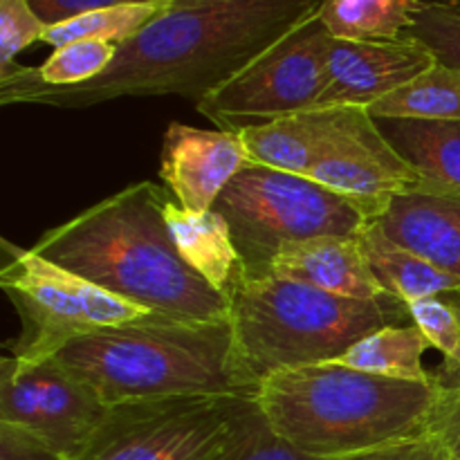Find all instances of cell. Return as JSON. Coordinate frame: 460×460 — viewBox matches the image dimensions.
<instances>
[{
	"label": "cell",
	"instance_id": "obj_3",
	"mask_svg": "<svg viewBox=\"0 0 460 460\" xmlns=\"http://www.w3.org/2000/svg\"><path fill=\"white\" fill-rule=\"evenodd\" d=\"M440 382H409L337 362L288 368L254 391L261 413L299 452L358 458L431 431Z\"/></svg>",
	"mask_w": 460,
	"mask_h": 460
},
{
	"label": "cell",
	"instance_id": "obj_8",
	"mask_svg": "<svg viewBox=\"0 0 460 460\" xmlns=\"http://www.w3.org/2000/svg\"><path fill=\"white\" fill-rule=\"evenodd\" d=\"M254 407V395H173L115 404L75 460H220Z\"/></svg>",
	"mask_w": 460,
	"mask_h": 460
},
{
	"label": "cell",
	"instance_id": "obj_30",
	"mask_svg": "<svg viewBox=\"0 0 460 460\" xmlns=\"http://www.w3.org/2000/svg\"><path fill=\"white\" fill-rule=\"evenodd\" d=\"M0 460H66L25 427L0 422Z\"/></svg>",
	"mask_w": 460,
	"mask_h": 460
},
{
	"label": "cell",
	"instance_id": "obj_18",
	"mask_svg": "<svg viewBox=\"0 0 460 460\" xmlns=\"http://www.w3.org/2000/svg\"><path fill=\"white\" fill-rule=\"evenodd\" d=\"M241 139L252 164L286 173L308 175L319 160L326 137V111L295 112L265 124L241 130Z\"/></svg>",
	"mask_w": 460,
	"mask_h": 460
},
{
	"label": "cell",
	"instance_id": "obj_22",
	"mask_svg": "<svg viewBox=\"0 0 460 460\" xmlns=\"http://www.w3.org/2000/svg\"><path fill=\"white\" fill-rule=\"evenodd\" d=\"M376 119L460 121V70L436 61L429 70L368 108Z\"/></svg>",
	"mask_w": 460,
	"mask_h": 460
},
{
	"label": "cell",
	"instance_id": "obj_21",
	"mask_svg": "<svg viewBox=\"0 0 460 460\" xmlns=\"http://www.w3.org/2000/svg\"><path fill=\"white\" fill-rule=\"evenodd\" d=\"M420 0H323L319 18L332 39L398 40L411 31Z\"/></svg>",
	"mask_w": 460,
	"mask_h": 460
},
{
	"label": "cell",
	"instance_id": "obj_13",
	"mask_svg": "<svg viewBox=\"0 0 460 460\" xmlns=\"http://www.w3.org/2000/svg\"><path fill=\"white\" fill-rule=\"evenodd\" d=\"M250 164L241 135L205 130L171 121L160 155V178L182 209L205 214L214 209L227 184Z\"/></svg>",
	"mask_w": 460,
	"mask_h": 460
},
{
	"label": "cell",
	"instance_id": "obj_6",
	"mask_svg": "<svg viewBox=\"0 0 460 460\" xmlns=\"http://www.w3.org/2000/svg\"><path fill=\"white\" fill-rule=\"evenodd\" d=\"M250 277H263L286 243L319 236L355 238L376 220L349 198L308 175L245 164L216 200Z\"/></svg>",
	"mask_w": 460,
	"mask_h": 460
},
{
	"label": "cell",
	"instance_id": "obj_20",
	"mask_svg": "<svg viewBox=\"0 0 460 460\" xmlns=\"http://www.w3.org/2000/svg\"><path fill=\"white\" fill-rule=\"evenodd\" d=\"M429 349V341L416 323H402L368 332L335 362L395 380L429 382L434 380V371L422 367V358Z\"/></svg>",
	"mask_w": 460,
	"mask_h": 460
},
{
	"label": "cell",
	"instance_id": "obj_12",
	"mask_svg": "<svg viewBox=\"0 0 460 460\" xmlns=\"http://www.w3.org/2000/svg\"><path fill=\"white\" fill-rule=\"evenodd\" d=\"M434 63V54L413 36L398 40L332 39L328 85L314 108H371Z\"/></svg>",
	"mask_w": 460,
	"mask_h": 460
},
{
	"label": "cell",
	"instance_id": "obj_10",
	"mask_svg": "<svg viewBox=\"0 0 460 460\" xmlns=\"http://www.w3.org/2000/svg\"><path fill=\"white\" fill-rule=\"evenodd\" d=\"M108 407L88 385L76 380L54 358L43 362H0V422L25 427L58 456H81Z\"/></svg>",
	"mask_w": 460,
	"mask_h": 460
},
{
	"label": "cell",
	"instance_id": "obj_33",
	"mask_svg": "<svg viewBox=\"0 0 460 460\" xmlns=\"http://www.w3.org/2000/svg\"><path fill=\"white\" fill-rule=\"evenodd\" d=\"M458 296V301H454V304H456V308H458V313H460V295H456Z\"/></svg>",
	"mask_w": 460,
	"mask_h": 460
},
{
	"label": "cell",
	"instance_id": "obj_15",
	"mask_svg": "<svg viewBox=\"0 0 460 460\" xmlns=\"http://www.w3.org/2000/svg\"><path fill=\"white\" fill-rule=\"evenodd\" d=\"M377 227L404 250L460 277V200L443 193L395 196Z\"/></svg>",
	"mask_w": 460,
	"mask_h": 460
},
{
	"label": "cell",
	"instance_id": "obj_32",
	"mask_svg": "<svg viewBox=\"0 0 460 460\" xmlns=\"http://www.w3.org/2000/svg\"><path fill=\"white\" fill-rule=\"evenodd\" d=\"M34 12L49 25H58L63 21L81 16V13L94 12L102 7H112V4L124 3H148V0H30Z\"/></svg>",
	"mask_w": 460,
	"mask_h": 460
},
{
	"label": "cell",
	"instance_id": "obj_17",
	"mask_svg": "<svg viewBox=\"0 0 460 460\" xmlns=\"http://www.w3.org/2000/svg\"><path fill=\"white\" fill-rule=\"evenodd\" d=\"M376 121L391 146L422 175L427 193L460 200V121Z\"/></svg>",
	"mask_w": 460,
	"mask_h": 460
},
{
	"label": "cell",
	"instance_id": "obj_26",
	"mask_svg": "<svg viewBox=\"0 0 460 460\" xmlns=\"http://www.w3.org/2000/svg\"><path fill=\"white\" fill-rule=\"evenodd\" d=\"M407 36L420 40L438 63L460 70V0H420Z\"/></svg>",
	"mask_w": 460,
	"mask_h": 460
},
{
	"label": "cell",
	"instance_id": "obj_16",
	"mask_svg": "<svg viewBox=\"0 0 460 460\" xmlns=\"http://www.w3.org/2000/svg\"><path fill=\"white\" fill-rule=\"evenodd\" d=\"M166 225L178 254L209 288L227 296L247 272L227 220L216 211L193 214L178 202H166Z\"/></svg>",
	"mask_w": 460,
	"mask_h": 460
},
{
	"label": "cell",
	"instance_id": "obj_25",
	"mask_svg": "<svg viewBox=\"0 0 460 460\" xmlns=\"http://www.w3.org/2000/svg\"><path fill=\"white\" fill-rule=\"evenodd\" d=\"M117 45L106 40H76L57 48L39 67L36 76L40 84L54 88H67L97 79L115 61Z\"/></svg>",
	"mask_w": 460,
	"mask_h": 460
},
{
	"label": "cell",
	"instance_id": "obj_29",
	"mask_svg": "<svg viewBox=\"0 0 460 460\" xmlns=\"http://www.w3.org/2000/svg\"><path fill=\"white\" fill-rule=\"evenodd\" d=\"M431 431L443 440L452 458L460 460V385L440 382L438 402H436L434 418H431Z\"/></svg>",
	"mask_w": 460,
	"mask_h": 460
},
{
	"label": "cell",
	"instance_id": "obj_19",
	"mask_svg": "<svg viewBox=\"0 0 460 460\" xmlns=\"http://www.w3.org/2000/svg\"><path fill=\"white\" fill-rule=\"evenodd\" d=\"M359 243L382 288L407 305L429 296L460 295V277L404 250L391 241L377 223H371L359 234Z\"/></svg>",
	"mask_w": 460,
	"mask_h": 460
},
{
	"label": "cell",
	"instance_id": "obj_14",
	"mask_svg": "<svg viewBox=\"0 0 460 460\" xmlns=\"http://www.w3.org/2000/svg\"><path fill=\"white\" fill-rule=\"evenodd\" d=\"M265 274L292 279L346 299L376 301L389 295L373 274L359 236H319L286 243L272 256Z\"/></svg>",
	"mask_w": 460,
	"mask_h": 460
},
{
	"label": "cell",
	"instance_id": "obj_28",
	"mask_svg": "<svg viewBox=\"0 0 460 460\" xmlns=\"http://www.w3.org/2000/svg\"><path fill=\"white\" fill-rule=\"evenodd\" d=\"M48 22L34 12L30 0H0V72L16 66V57L43 40Z\"/></svg>",
	"mask_w": 460,
	"mask_h": 460
},
{
	"label": "cell",
	"instance_id": "obj_27",
	"mask_svg": "<svg viewBox=\"0 0 460 460\" xmlns=\"http://www.w3.org/2000/svg\"><path fill=\"white\" fill-rule=\"evenodd\" d=\"M220 460H353V458H317L299 452L295 445L277 434L261 413L259 404L243 422L236 440Z\"/></svg>",
	"mask_w": 460,
	"mask_h": 460
},
{
	"label": "cell",
	"instance_id": "obj_31",
	"mask_svg": "<svg viewBox=\"0 0 460 460\" xmlns=\"http://www.w3.org/2000/svg\"><path fill=\"white\" fill-rule=\"evenodd\" d=\"M353 460H454L443 440L429 431L422 438L407 440V443L394 445V447L380 449V452L358 456Z\"/></svg>",
	"mask_w": 460,
	"mask_h": 460
},
{
	"label": "cell",
	"instance_id": "obj_23",
	"mask_svg": "<svg viewBox=\"0 0 460 460\" xmlns=\"http://www.w3.org/2000/svg\"><path fill=\"white\" fill-rule=\"evenodd\" d=\"M169 3L171 0H148V3H124L94 9L58 25H49L40 43L52 45L54 49L76 40H106V43L121 45L137 36L148 22L155 21L169 7Z\"/></svg>",
	"mask_w": 460,
	"mask_h": 460
},
{
	"label": "cell",
	"instance_id": "obj_4",
	"mask_svg": "<svg viewBox=\"0 0 460 460\" xmlns=\"http://www.w3.org/2000/svg\"><path fill=\"white\" fill-rule=\"evenodd\" d=\"M108 407L173 395H254L243 380L232 322L146 317L99 328L57 355Z\"/></svg>",
	"mask_w": 460,
	"mask_h": 460
},
{
	"label": "cell",
	"instance_id": "obj_11",
	"mask_svg": "<svg viewBox=\"0 0 460 460\" xmlns=\"http://www.w3.org/2000/svg\"><path fill=\"white\" fill-rule=\"evenodd\" d=\"M326 137L308 178L380 218L395 196L425 191L422 175L395 151L362 106L323 108Z\"/></svg>",
	"mask_w": 460,
	"mask_h": 460
},
{
	"label": "cell",
	"instance_id": "obj_1",
	"mask_svg": "<svg viewBox=\"0 0 460 460\" xmlns=\"http://www.w3.org/2000/svg\"><path fill=\"white\" fill-rule=\"evenodd\" d=\"M323 0H171L93 81L40 84L36 67L0 72L3 106L90 108L119 97L200 102L319 12Z\"/></svg>",
	"mask_w": 460,
	"mask_h": 460
},
{
	"label": "cell",
	"instance_id": "obj_2",
	"mask_svg": "<svg viewBox=\"0 0 460 460\" xmlns=\"http://www.w3.org/2000/svg\"><path fill=\"white\" fill-rule=\"evenodd\" d=\"M169 200L160 184H130L48 229L31 250L160 317L227 319V296L207 286L178 254L166 225Z\"/></svg>",
	"mask_w": 460,
	"mask_h": 460
},
{
	"label": "cell",
	"instance_id": "obj_5",
	"mask_svg": "<svg viewBox=\"0 0 460 460\" xmlns=\"http://www.w3.org/2000/svg\"><path fill=\"white\" fill-rule=\"evenodd\" d=\"M227 304L238 367L252 391L272 373L335 362L368 332L413 323L409 305L394 295L346 299L272 274L245 272Z\"/></svg>",
	"mask_w": 460,
	"mask_h": 460
},
{
	"label": "cell",
	"instance_id": "obj_9",
	"mask_svg": "<svg viewBox=\"0 0 460 460\" xmlns=\"http://www.w3.org/2000/svg\"><path fill=\"white\" fill-rule=\"evenodd\" d=\"M331 45V31L314 13L234 79L200 99L196 111L232 133L313 111L328 85Z\"/></svg>",
	"mask_w": 460,
	"mask_h": 460
},
{
	"label": "cell",
	"instance_id": "obj_24",
	"mask_svg": "<svg viewBox=\"0 0 460 460\" xmlns=\"http://www.w3.org/2000/svg\"><path fill=\"white\" fill-rule=\"evenodd\" d=\"M409 314L427 337L431 349L440 350L445 367L434 371L445 385H460V313L445 296H429L409 304Z\"/></svg>",
	"mask_w": 460,
	"mask_h": 460
},
{
	"label": "cell",
	"instance_id": "obj_7",
	"mask_svg": "<svg viewBox=\"0 0 460 460\" xmlns=\"http://www.w3.org/2000/svg\"><path fill=\"white\" fill-rule=\"evenodd\" d=\"M0 247V288L22 319L21 335L7 344L13 359L43 362L81 335L155 317L151 310L111 295L34 250L13 245L7 238Z\"/></svg>",
	"mask_w": 460,
	"mask_h": 460
}]
</instances>
